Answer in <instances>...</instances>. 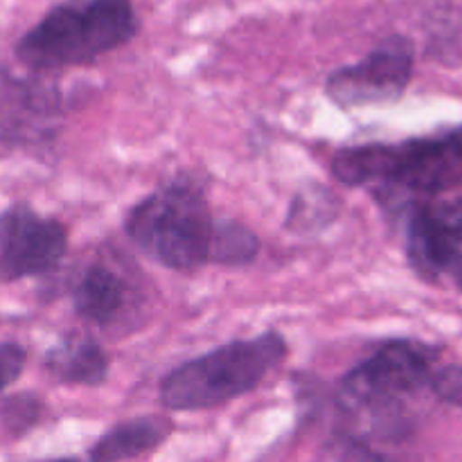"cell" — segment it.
<instances>
[{"label":"cell","mask_w":462,"mask_h":462,"mask_svg":"<svg viewBox=\"0 0 462 462\" xmlns=\"http://www.w3.org/2000/svg\"><path fill=\"white\" fill-rule=\"evenodd\" d=\"M440 347L418 338L383 341L338 382V404L350 418L368 420L370 440L400 442L413 433L406 397L429 391Z\"/></svg>","instance_id":"6da1fadb"},{"label":"cell","mask_w":462,"mask_h":462,"mask_svg":"<svg viewBox=\"0 0 462 462\" xmlns=\"http://www.w3.org/2000/svg\"><path fill=\"white\" fill-rule=\"evenodd\" d=\"M140 30L134 0H59L14 43L30 72L88 66L129 43Z\"/></svg>","instance_id":"7a4b0ae2"},{"label":"cell","mask_w":462,"mask_h":462,"mask_svg":"<svg viewBox=\"0 0 462 462\" xmlns=\"http://www.w3.org/2000/svg\"><path fill=\"white\" fill-rule=\"evenodd\" d=\"M289 355L287 338L275 329L237 338L183 361L158 383L165 411H210L255 391Z\"/></svg>","instance_id":"3957f363"},{"label":"cell","mask_w":462,"mask_h":462,"mask_svg":"<svg viewBox=\"0 0 462 462\" xmlns=\"http://www.w3.org/2000/svg\"><path fill=\"white\" fill-rule=\"evenodd\" d=\"M215 224L201 179L180 174L131 208L125 233L165 269L194 271L210 264Z\"/></svg>","instance_id":"277c9868"},{"label":"cell","mask_w":462,"mask_h":462,"mask_svg":"<svg viewBox=\"0 0 462 462\" xmlns=\"http://www.w3.org/2000/svg\"><path fill=\"white\" fill-rule=\"evenodd\" d=\"M413 63V41L404 34H391L364 59L329 72L325 79V95L341 108L395 104L409 90Z\"/></svg>","instance_id":"5b68a950"},{"label":"cell","mask_w":462,"mask_h":462,"mask_svg":"<svg viewBox=\"0 0 462 462\" xmlns=\"http://www.w3.org/2000/svg\"><path fill=\"white\" fill-rule=\"evenodd\" d=\"M68 226L41 215L27 201L0 210V284L41 278L57 269L68 253Z\"/></svg>","instance_id":"8992f818"},{"label":"cell","mask_w":462,"mask_h":462,"mask_svg":"<svg viewBox=\"0 0 462 462\" xmlns=\"http://www.w3.org/2000/svg\"><path fill=\"white\" fill-rule=\"evenodd\" d=\"M404 251L427 282L462 271V197L418 199L404 212Z\"/></svg>","instance_id":"52a82bcc"},{"label":"cell","mask_w":462,"mask_h":462,"mask_svg":"<svg viewBox=\"0 0 462 462\" xmlns=\"http://www.w3.org/2000/svg\"><path fill=\"white\" fill-rule=\"evenodd\" d=\"M39 75L18 77L0 68V144L7 149L36 147L57 134L61 95Z\"/></svg>","instance_id":"ba28073f"},{"label":"cell","mask_w":462,"mask_h":462,"mask_svg":"<svg viewBox=\"0 0 462 462\" xmlns=\"http://www.w3.org/2000/svg\"><path fill=\"white\" fill-rule=\"evenodd\" d=\"M72 310L84 323L99 329L122 323L135 302L129 280L111 264L86 266L70 289Z\"/></svg>","instance_id":"9c48e42d"},{"label":"cell","mask_w":462,"mask_h":462,"mask_svg":"<svg viewBox=\"0 0 462 462\" xmlns=\"http://www.w3.org/2000/svg\"><path fill=\"white\" fill-rule=\"evenodd\" d=\"M174 422L162 413L122 420L104 431L86 451L88 462H126L161 449L174 433Z\"/></svg>","instance_id":"30bf717a"},{"label":"cell","mask_w":462,"mask_h":462,"mask_svg":"<svg viewBox=\"0 0 462 462\" xmlns=\"http://www.w3.org/2000/svg\"><path fill=\"white\" fill-rule=\"evenodd\" d=\"M43 370L63 386L97 388L106 382L111 356L95 338L70 334L45 350Z\"/></svg>","instance_id":"8fae6325"},{"label":"cell","mask_w":462,"mask_h":462,"mask_svg":"<svg viewBox=\"0 0 462 462\" xmlns=\"http://www.w3.org/2000/svg\"><path fill=\"white\" fill-rule=\"evenodd\" d=\"M341 215V201L329 188L320 183H307L293 194L289 203L284 228L296 235L323 233Z\"/></svg>","instance_id":"7c38bea8"},{"label":"cell","mask_w":462,"mask_h":462,"mask_svg":"<svg viewBox=\"0 0 462 462\" xmlns=\"http://www.w3.org/2000/svg\"><path fill=\"white\" fill-rule=\"evenodd\" d=\"M260 237L248 226L233 219H217L210 262L219 266H246L260 255Z\"/></svg>","instance_id":"4fadbf2b"},{"label":"cell","mask_w":462,"mask_h":462,"mask_svg":"<svg viewBox=\"0 0 462 462\" xmlns=\"http://www.w3.org/2000/svg\"><path fill=\"white\" fill-rule=\"evenodd\" d=\"M45 415L43 397L34 391H18L0 397V429L12 440L30 436Z\"/></svg>","instance_id":"5bb4252c"},{"label":"cell","mask_w":462,"mask_h":462,"mask_svg":"<svg viewBox=\"0 0 462 462\" xmlns=\"http://www.w3.org/2000/svg\"><path fill=\"white\" fill-rule=\"evenodd\" d=\"M320 458H323V462H402L382 454V451L370 445V440L346 431V429L332 433L323 442Z\"/></svg>","instance_id":"9a60e30c"},{"label":"cell","mask_w":462,"mask_h":462,"mask_svg":"<svg viewBox=\"0 0 462 462\" xmlns=\"http://www.w3.org/2000/svg\"><path fill=\"white\" fill-rule=\"evenodd\" d=\"M429 393L442 404L462 411V365L438 364L429 383Z\"/></svg>","instance_id":"2e32d148"},{"label":"cell","mask_w":462,"mask_h":462,"mask_svg":"<svg viewBox=\"0 0 462 462\" xmlns=\"http://www.w3.org/2000/svg\"><path fill=\"white\" fill-rule=\"evenodd\" d=\"M27 365V347L18 341H0V397L23 377Z\"/></svg>","instance_id":"e0dca14e"},{"label":"cell","mask_w":462,"mask_h":462,"mask_svg":"<svg viewBox=\"0 0 462 462\" xmlns=\"http://www.w3.org/2000/svg\"><path fill=\"white\" fill-rule=\"evenodd\" d=\"M449 135H451V140H454L456 147H458V152L462 153V125L454 126V129H449Z\"/></svg>","instance_id":"ac0fdd59"},{"label":"cell","mask_w":462,"mask_h":462,"mask_svg":"<svg viewBox=\"0 0 462 462\" xmlns=\"http://www.w3.org/2000/svg\"><path fill=\"white\" fill-rule=\"evenodd\" d=\"M32 462H88V460L75 458V456H59V458H43V460H32Z\"/></svg>","instance_id":"d6986e66"},{"label":"cell","mask_w":462,"mask_h":462,"mask_svg":"<svg viewBox=\"0 0 462 462\" xmlns=\"http://www.w3.org/2000/svg\"><path fill=\"white\" fill-rule=\"evenodd\" d=\"M456 280H458V284H460V287H462V271H460V273H458V278H456Z\"/></svg>","instance_id":"ffe728a7"}]
</instances>
